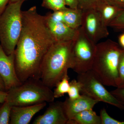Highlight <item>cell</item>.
<instances>
[{
	"mask_svg": "<svg viewBox=\"0 0 124 124\" xmlns=\"http://www.w3.org/2000/svg\"><path fill=\"white\" fill-rule=\"evenodd\" d=\"M22 27L15 50L16 73L22 83L30 78L40 79L42 60L56 42L36 6L22 11Z\"/></svg>",
	"mask_w": 124,
	"mask_h": 124,
	"instance_id": "1",
	"label": "cell"
},
{
	"mask_svg": "<svg viewBox=\"0 0 124 124\" xmlns=\"http://www.w3.org/2000/svg\"><path fill=\"white\" fill-rule=\"evenodd\" d=\"M73 40L56 41L47 51L41 67L40 79L50 88L55 87L74 66Z\"/></svg>",
	"mask_w": 124,
	"mask_h": 124,
	"instance_id": "2",
	"label": "cell"
},
{
	"mask_svg": "<svg viewBox=\"0 0 124 124\" xmlns=\"http://www.w3.org/2000/svg\"><path fill=\"white\" fill-rule=\"evenodd\" d=\"M123 49L119 44L111 39L96 44L91 70L104 85L117 87L118 65Z\"/></svg>",
	"mask_w": 124,
	"mask_h": 124,
	"instance_id": "3",
	"label": "cell"
},
{
	"mask_svg": "<svg viewBox=\"0 0 124 124\" xmlns=\"http://www.w3.org/2000/svg\"><path fill=\"white\" fill-rule=\"evenodd\" d=\"M6 100L11 107L24 106L54 101L53 92L40 79L30 78L7 91Z\"/></svg>",
	"mask_w": 124,
	"mask_h": 124,
	"instance_id": "4",
	"label": "cell"
},
{
	"mask_svg": "<svg viewBox=\"0 0 124 124\" xmlns=\"http://www.w3.org/2000/svg\"><path fill=\"white\" fill-rule=\"evenodd\" d=\"M27 0L9 3L0 16V44L7 55L14 52L20 37L22 27L21 8Z\"/></svg>",
	"mask_w": 124,
	"mask_h": 124,
	"instance_id": "5",
	"label": "cell"
},
{
	"mask_svg": "<svg viewBox=\"0 0 124 124\" xmlns=\"http://www.w3.org/2000/svg\"><path fill=\"white\" fill-rule=\"evenodd\" d=\"M96 48V44L89 38L81 27L79 28L73 40V70L80 74L91 70Z\"/></svg>",
	"mask_w": 124,
	"mask_h": 124,
	"instance_id": "6",
	"label": "cell"
},
{
	"mask_svg": "<svg viewBox=\"0 0 124 124\" xmlns=\"http://www.w3.org/2000/svg\"><path fill=\"white\" fill-rule=\"evenodd\" d=\"M77 79L81 85L82 94L89 96L99 101L104 102L124 110V105L104 87V85L92 70L78 74Z\"/></svg>",
	"mask_w": 124,
	"mask_h": 124,
	"instance_id": "7",
	"label": "cell"
},
{
	"mask_svg": "<svg viewBox=\"0 0 124 124\" xmlns=\"http://www.w3.org/2000/svg\"><path fill=\"white\" fill-rule=\"evenodd\" d=\"M81 27L89 38L96 44L109 35L108 27L103 22L100 14L95 8L83 11Z\"/></svg>",
	"mask_w": 124,
	"mask_h": 124,
	"instance_id": "8",
	"label": "cell"
},
{
	"mask_svg": "<svg viewBox=\"0 0 124 124\" xmlns=\"http://www.w3.org/2000/svg\"><path fill=\"white\" fill-rule=\"evenodd\" d=\"M0 75L4 82L6 91L22 83L19 79L16 70L15 51L7 55L0 44Z\"/></svg>",
	"mask_w": 124,
	"mask_h": 124,
	"instance_id": "9",
	"label": "cell"
},
{
	"mask_svg": "<svg viewBox=\"0 0 124 124\" xmlns=\"http://www.w3.org/2000/svg\"><path fill=\"white\" fill-rule=\"evenodd\" d=\"M69 119L64 110L63 102H50L44 113L35 119L33 124H67Z\"/></svg>",
	"mask_w": 124,
	"mask_h": 124,
	"instance_id": "10",
	"label": "cell"
},
{
	"mask_svg": "<svg viewBox=\"0 0 124 124\" xmlns=\"http://www.w3.org/2000/svg\"><path fill=\"white\" fill-rule=\"evenodd\" d=\"M46 102L24 106H12L10 111V124H28L36 113L42 110Z\"/></svg>",
	"mask_w": 124,
	"mask_h": 124,
	"instance_id": "11",
	"label": "cell"
},
{
	"mask_svg": "<svg viewBox=\"0 0 124 124\" xmlns=\"http://www.w3.org/2000/svg\"><path fill=\"white\" fill-rule=\"evenodd\" d=\"M99 102L98 100L82 94L79 98L75 100H71L67 97L63 103L64 110L69 120L77 113L85 110L93 109Z\"/></svg>",
	"mask_w": 124,
	"mask_h": 124,
	"instance_id": "12",
	"label": "cell"
},
{
	"mask_svg": "<svg viewBox=\"0 0 124 124\" xmlns=\"http://www.w3.org/2000/svg\"><path fill=\"white\" fill-rule=\"evenodd\" d=\"M45 19L46 26L56 41H70L75 39L78 28H71L63 22H51Z\"/></svg>",
	"mask_w": 124,
	"mask_h": 124,
	"instance_id": "13",
	"label": "cell"
},
{
	"mask_svg": "<svg viewBox=\"0 0 124 124\" xmlns=\"http://www.w3.org/2000/svg\"><path fill=\"white\" fill-rule=\"evenodd\" d=\"M95 8L100 14L103 22L108 27L109 23L123 10L105 0H99Z\"/></svg>",
	"mask_w": 124,
	"mask_h": 124,
	"instance_id": "14",
	"label": "cell"
},
{
	"mask_svg": "<svg viewBox=\"0 0 124 124\" xmlns=\"http://www.w3.org/2000/svg\"><path fill=\"white\" fill-rule=\"evenodd\" d=\"M67 124H101V117L93 109L83 111L68 120Z\"/></svg>",
	"mask_w": 124,
	"mask_h": 124,
	"instance_id": "15",
	"label": "cell"
},
{
	"mask_svg": "<svg viewBox=\"0 0 124 124\" xmlns=\"http://www.w3.org/2000/svg\"><path fill=\"white\" fill-rule=\"evenodd\" d=\"M82 15L80 9L67 7L63 10V22L70 27L77 29L81 26Z\"/></svg>",
	"mask_w": 124,
	"mask_h": 124,
	"instance_id": "16",
	"label": "cell"
},
{
	"mask_svg": "<svg viewBox=\"0 0 124 124\" xmlns=\"http://www.w3.org/2000/svg\"><path fill=\"white\" fill-rule=\"evenodd\" d=\"M69 79L70 78L67 73L58 82L53 92L54 98L61 97L68 93L70 88Z\"/></svg>",
	"mask_w": 124,
	"mask_h": 124,
	"instance_id": "17",
	"label": "cell"
},
{
	"mask_svg": "<svg viewBox=\"0 0 124 124\" xmlns=\"http://www.w3.org/2000/svg\"><path fill=\"white\" fill-rule=\"evenodd\" d=\"M41 6L53 11L63 10L67 7L63 0H42Z\"/></svg>",
	"mask_w": 124,
	"mask_h": 124,
	"instance_id": "18",
	"label": "cell"
},
{
	"mask_svg": "<svg viewBox=\"0 0 124 124\" xmlns=\"http://www.w3.org/2000/svg\"><path fill=\"white\" fill-rule=\"evenodd\" d=\"M11 109V106L6 101L0 107V124H9Z\"/></svg>",
	"mask_w": 124,
	"mask_h": 124,
	"instance_id": "19",
	"label": "cell"
},
{
	"mask_svg": "<svg viewBox=\"0 0 124 124\" xmlns=\"http://www.w3.org/2000/svg\"><path fill=\"white\" fill-rule=\"evenodd\" d=\"M81 90V85L76 80H72L70 82V88L68 94V98L71 100H75L81 96L80 94Z\"/></svg>",
	"mask_w": 124,
	"mask_h": 124,
	"instance_id": "20",
	"label": "cell"
},
{
	"mask_svg": "<svg viewBox=\"0 0 124 124\" xmlns=\"http://www.w3.org/2000/svg\"><path fill=\"white\" fill-rule=\"evenodd\" d=\"M108 27H111L116 31L124 32V10L108 24Z\"/></svg>",
	"mask_w": 124,
	"mask_h": 124,
	"instance_id": "21",
	"label": "cell"
},
{
	"mask_svg": "<svg viewBox=\"0 0 124 124\" xmlns=\"http://www.w3.org/2000/svg\"><path fill=\"white\" fill-rule=\"evenodd\" d=\"M118 71L119 80L117 87H124V49H123L120 55L118 65Z\"/></svg>",
	"mask_w": 124,
	"mask_h": 124,
	"instance_id": "22",
	"label": "cell"
},
{
	"mask_svg": "<svg viewBox=\"0 0 124 124\" xmlns=\"http://www.w3.org/2000/svg\"><path fill=\"white\" fill-rule=\"evenodd\" d=\"M100 116L101 124H124V121H119L110 116L105 108L100 111Z\"/></svg>",
	"mask_w": 124,
	"mask_h": 124,
	"instance_id": "23",
	"label": "cell"
},
{
	"mask_svg": "<svg viewBox=\"0 0 124 124\" xmlns=\"http://www.w3.org/2000/svg\"><path fill=\"white\" fill-rule=\"evenodd\" d=\"M63 10L54 11L53 13H48L44 16L46 20L53 22H63Z\"/></svg>",
	"mask_w": 124,
	"mask_h": 124,
	"instance_id": "24",
	"label": "cell"
},
{
	"mask_svg": "<svg viewBox=\"0 0 124 124\" xmlns=\"http://www.w3.org/2000/svg\"><path fill=\"white\" fill-rule=\"evenodd\" d=\"M99 0H79L78 8L85 11L89 9L95 8Z\"/></svg>",
	"mask_w": 124,
	"mask_h": 124,
	"instance_id": "25",
	"label": "cell"
},
{
	"mask_svg": "<svg viewBox=\"0 0 124 124\" xmlns=\"http://www.w3.org/2000/svg\"><path fill=\"white\" fill-rule=\"evenodd\" d=\"M110 93L121 104L124 105V87H117Z\"/></svg>",
	"mask_w": 124,
	"mask_h": 124,
	"instance_id": "26",
	"label": "cell"
},
{
	"mask_svg": "<svg viewBox=\"0 0 124 124\" xmlns=\"http://www.w3.org/2000/svg\"><path fill=\"white\" fill-rule=\"evenodd\" d=\"M66 6L73 9L78 8L79 0H63Z\"/></svg>",
	"mask_w": 124,
	"mask_h": 124,
	"instance_id": "27",
	"label": "cell"
},
{
	"mask_svg": "<svg viewBox=\"0 0 124 124\" xmlns=\"http://www.w3.org/2000/svg\"><path fill=\"white\" fill-rule=\"evenodd\" d=\"M112 4L124 10V0H105Z\"/></svg>",
	"mask_w": 124,
	"mask_h": 124,
	"instance_id": "28",
	"label": "cell"
},
{
	"mask_svg": "<svg viewBox=\"0 0 124 124\" xmlns=\"http://www.w3.org/2000/svg\"><path fill=\"white\" fill-rule=\"evenodd\" d=\"M9 1V0H0V16L4 11Z\"/></svg>",
	"mask_w": 124,
	"mask_h": 124,
	"instance_id": "29",
	"label": "cell"
},
{
	"mask_svg": "<svg viewBox=\"0 0 124 124\" xmlns=\"http://www.w3.org/2000/svg\"><path fill=\"white\" fill-rule=\"evenodd\" d=\"M7 93L6 91L0 90V103H3L6 100Z\"/></svg>",
	"mask_w": 124,
	"mask_h": 124,
	"instance_id": "30",
	"label": "cell"
},
{
	"mask_svg": "<svg viewBox=\"0 0 124 124\" xmlns=\"http://www.w3.org/2000/svg\"><path fill=\"white\" fill-rule=\"evenodd\" d=\"M119 44L121 48L124 49V32L120 35L118 37Z\"/></svg>",
	"mask_w": 124,
	"mask_h": 124,
	"instance_id": "31",
	"label": "cell"
},
{
	"mask_svg": "<svg viewBox=\"0 0 124 124\" xmlns=\"http://www.w3.org/2000/svg\"><path fill=\"white\" fill-rule=\"evenodd\" d=\"M0 90L6 91L5 86L4 82L3 79H2V78L1 77L0 75Z\"/></svg>",
	"mask_w": 124,
	"mask_h": 124,
	"instance_id": "32",
	"label": "cell"
},
{
	"mask_svg": "<svg viewBox=\"0 0 124 124\" xmlns=\"http://www.w3.org/2000/svg\"><path fill=\"white\" fill-rule=\"evenodd\" d=\"M19 0H9V3H14V2L18 1Z\"/></svg>",
	"mask_w": 124,
	"mask_h": 124,
	"instance_id": "33",
	"label": "cell"
}]
</instances>
